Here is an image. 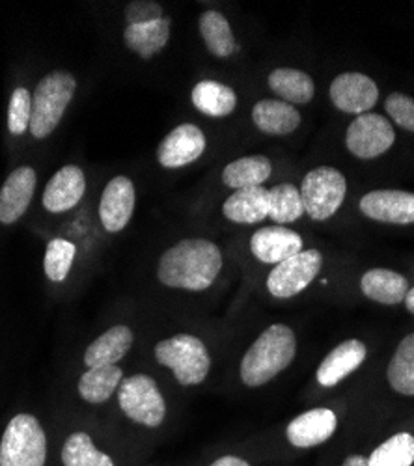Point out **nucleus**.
<instances>
[{
	"instance_id": "obj_21",
	"label": "nucleus",
	"mask_w": 414,
	"mask_h": 466,
	"mask_svg": "<svg viewBox=\"0 0 414 466\" xmlns=\"http://www.w3.org/2000/svg\"><path fill=\"white\" fill-rule=\"evenodd\" d=\"M300 112L280 99H261L252 108V124L266 135L286 137L300 126Z\"/></svg>"
},
{
	"instance_id": "obj_37",
	"label": "nucleus",
	"mask_w": 414,
	"mask_h": 466,
	"mask_svg": "<svg viewBox=\"0 0 414 466\" xmlns=\"http://www.w3.org/2000/svg\"><path fill=\"white\" fill-rule=\"evenodd\" d=\"M209 466H250V464L245 459L237 457V455H222L220 459H217Z\"/></svg>"
},
{
	"instance_id": "obj_4",
	"label": "nucleus",
	"mask_w": 414,
	"mask_h": 466,
	"mask_svg": "<svg viewBox=\"0 0 414 466\" xmlns=\"http://www.w3.org/2000/svg\"><path fill=\"white\" fill-rule=\"evenodd\" d=\"M156 359L168 368L181 386L202 384L211 370L206 343L193 334H176L156 345Z\"/></svg>"
},
{
	"instance_id": "obj_7",
	"label": "nucleus",
	"mask_w": 414,
	"mask_h": 466,
	"mask_svg": "<svg viewBox=\"0 0 414 466\" xmlns=\"http://www.w3.org/2000/svg\"><path fill=\"white\" fill-rule=\"evenodd\" d=\"M118 405L135 423L159 427L167 418V401L156 379L144 373L131 375L118 388Z\"/></svg>"
},
{
	"instance_id": "obj_28",
	"label": "nucleus",
	"mask_w": 414,
	"mask_h": 466,
	"mask_svg": "<svg viewBox=\"0 0 414 466\" xmlns=\"http://www.w3.org/2000/svg\"><path fill=\"white\" fill-rule=\"evenodd\" d=\"M200 35L207 47V51L217 58H228L237 51V42L234 37V30L220 12L207 10L200 15L198 21Z\"/></svg>"
},
{
	"instance_id": "obj_25",
	"label": "nucleus",
	"mask_w": 414,
	"mask_h": 466,
	"mask_svg": "<svg viewBox=\"0 0 414 466\" xmlns=\"http://www.w3.org/2000/svg\"><path fill=\"white\" fill-rule=\"evenodd\" d=\"M269 88L289 105H307L314 99L316 86L312 76L295 67H277L268 76Z\"/></svg>"
},
{
	"instance_id": "obj_10",
	"label": "nucleus",
	"mask_w": 414,
	"mask_h": 466,
	"mask_svg": "<svg viewBox=\"0 0 414 466\" xmlns=\"http://www.w3.org/2000/svg\"><path fill=\"white\" fill-rule=\"evenodd\" d=\"M330 101L338 110L362 116L378 105L379 88L371 76L364 73H342L330 85Z\"/></svg>"
},
{
	"instance_id": "obj_36",
	"label": "nucleus",
	"mask_w": 414,
	"mask_h": 466,
	"mask_svg": "<svg viewBox=\"0 0 414 466\" xmlns=\"http://www.w3.org/2000/svg\"><path fill=\"white\" fill-rule=\"evenodd\" d=\"M124 17L129 25H146V23H154L163 19V6L156 0H133L126 6Z\"/></svg>"
},
{
	"instance_id": "obj_22",
	"label": "nucleus",
	"mask_w": 414,
	"mask_h": 466,
	"mask_svg": "<svg viewBox=\"0 0 414 466\" xmlns=\"http://www.w3.org/2000/svg\"><path fill=\"white\" fill-rule=\"evenodd\" d=\"M170 17H163L146 25H129L124 30V42L129 51L144 60H149L167 47L170 40Z\"/></svg>"
},
{
	"instance_id": "obj_29",
	"label": "nucleus",
	"mask_w": 414,
	"mask_h": 466,
	"mask_svg": "<svg viewBox=\"0 0 414 466\" xmlns=\"http://www.w3.org/2000/svg\"><path fill=\"white\" fill-rule=\"evenodd\" d=\"M62 462L64 466H116L112 457L101 451L94 444V439L85 431L71 433L66 439L62 446Z\"/></svg>"
},
{
	"instance_id": "obj_11",
	"label": "nucleus",
	"mask_w": 414,
	"mask_h": 466,
	"mask_svg": "<svg viewBox=\"0 0 414 466\" xmlns=\"http://www.w3.org/2000/svg\"><path fill=\"white\" fill-rule=\"evenodd\" d=\"M207 146V138L198 126L181 124L172 129L157 147V161L163 168L176 170L198 161Z\"/></svg>"
},
{
	"instance_id": "obj_14",
	"label": "nucleus",
	"mask_w": 414,
	"mask_h": 466,
	"mask_svg": "<svg viewBox=\"0 0 414 466\" xmlns=\"http://www.w3.org/2000/svg\"><path fill=\"white\" fill-rule=\"evenodd\" d=\"M250 252L261 263L278 265L303 252V238L286 226H266L252 233Z\"/></svg>"
},
{
	"instance_id": "obj_13",
	"label": "nucleus",
	"mask_w": 414,
	"mask_h": 466,
	"mask_svg": "<svg viewBox=\"0 0 414 466\" xmlns=\"http://www.w3.org/2000/svg\"><path fill=\"white\" fill-rule=\"evenodd\" d=\"M364 217L385 224H414V192L407 190H371L358 204Z\"/></svg>"
},
{
	"instance_id": "obj_35",
	"label": "nucleus",
	"mask_w": 414,
	"mask_h": 466,
	"mask_svg": "<svg viewBox=\"0 0 414 466\" xmlns=\"http://www.w3.org/2000/svg\"><path fill=\"white\" fill-rule=\"evenodd\" d=\"M385 110L396 126L414 133V97L394 92L385 101Z\"/></svg>"
},
{
	"instance_id": "obj_5",
	"label": "nucleus",
	"mask_w": 414,
	"mask_h": 466,
	"mask_svg": "<svg viewBox=\"0 0 414 466\" xmlns=\"http://www.w3.org/2000/svg\"><path fill=\"white\" fill-rule=\"evenodd\" d=\"M47 435L35 416H14L0 439V466H45Z\"/></svg>"
},
{
	"instance_id": "obj_23",
	"label": "nucleus",
	"mask_w": 414,
	"mask_h": 466,
	"mask_svg": "<svg viewBox=\"0 0 414 466\" xmlns=\"http://www.w3.org/2000/svg\"><path fill=\"white\" fill-rule=\"evenodd\" d=\"M360 289L369 300L394 306L405 300L409 291V282L403 275L396 273V270L371 268L362 275Z\"/></svg>"
},
{
	"instance_id": "obj_34",
	"label": "nucleus",
	"mask_w": 414,
	"mask_h": 466,
	"mask_svg": "<svg viewBox=\"0 0 414 466\" xmlns=\"http://www.w3.org/2000/svg\"><path fill=\"white\" fill-rule=\"evenodd\" d=\"M32 118V94L19 86L12 92L8 103V131L15 137L25 135Z\"/></svg>"
},
{
	"instance_id": "obj_26",
	"label": "nucleus",
	"mask_w": 414,
	"mask_h": 466,
	"mask_svg": "<svg viewBox=\"0 0 414 466\" xmlns=\"http://www.w3.org/2000/svg\"><path fill=\"white\" fill-rule=\"evenodd\" d=\"M273 165L268 155H247L222 170V185L234 190L259 187L271 177Z\"/></svg>"
},
{
	"instance_id": "obj_31",
	"label": "nucleus",
	"mask_w": 414,
	"mask_h": 466,
	"mask_svg": "<svg viewBox=\"0 0 414 466\" xmlns=\"http://www.w3.org/2000/svg\"><path fill=\"white\" fill-rule=\"evenodd\" d=\"M305 213L300 190L293 183H278L269 188V218L278 226L297 222Z\"/></svg>"
},
{
	"instance_id": "obj_2",
	"label": "nucleus",
	"mask_w": 414,
	"mask_h": 466,
	"mask_svg": "<svg viewBox=\"0 0 414 466\" xmlns=\"http://www.w3.org/2000/svg\"><path fill=\"white\" fill-rule=\"evenodd\" d=\"M297 355L295 332L286 325H271L248 347L239 368L243 384L257 388L280 375Z\"/></svg>"
},
{
	"instance_id": "obj_27",
	"label": "nucleus",
	"mask_w": 414,
	"mask_h": 466,
	"mask_svg": "<svg viewBox=\"0 0 414 466\" xmlns=\"http://www.w3.org/2000/svg\"><path fill=\"white\" fill-rule=\"evenodd\" d=\"M191 101L206 116L211 118H224L237 108V94L228 85L218 81H200L191 92Z\"/></svg>"
},
{
	"instance_id": "obj_20",
	"label": "nucleus",
	"mask_w": 414,
	"mask_h": 466,
	"mask_svg": "<svg viewBox=\"0 0 414 466\" xmlns=\"http://www.w3.org/2000/svg\"><path fill=\"white\" fill-rule=\"evenodd\" d=\"M222 215L236 224H257L269 217V190L259 187H248L234 190L222 204Z\"/></svg>"
},
{
	"instance_id": "obj_16",
	"label": "nucleus",
	"mask_w": 414,
	"mask_h": 466,
	"mask_svg": "<svg viewBox=\"0 0 414 466\" xmlns=\"http://www.w3.org/2000/svg\"><path fill=\"white\" fill-rule=\"evenodd\" d=\"M37 185V176L32 167L14 170L3 188H0V222L15 224L28 209Z\"/></svg>"
},
{
	"instance_id": "obj_18",
	"label": "nucleus",
	"mask_w": 414,
	"mask_h": 466,
	"mask_svg": "<svg viewBox=\"0 0 414 466\" xmlns=\"http://www.w3.org/2000/svg\"><path fill=\"white\" fill-rule=\"evenodd\" d=\"M368 349L360 339H348L334 347L318 368V382L325 388L340 384L366 360Z\"/></svg>"
},
{
	"instance_id": "obj_12",
	"label": "nucleus",
	"mask_w": 414,
	"mask_h": 466,
	"mask_svg": "<svg viewBox=\"0 0 414 466\" xmlns=\"http://www.w3.org/2000/svg\"><path fill=\"white\" fill-rule=\"evenodd\" d=\"M136 206V190L127 176L112 177L101 192L99 220L108 233L126 229Z\"/></svg>"
},
{
	"instance_id": "obj_39",
	"label": "nucleus",
	"mask_w": 414,
	"mask_h": 466,
	"mask_svg": "<svg viewBox=\"0 0 414 466\" xmlns=\"http://www.w3.org/2000/svg\"><path fill=\"white\" fill-rule=\"evenodd\" d=\"M405 306H407V309L409 312L414 316V288H409V291H407V297H405Z\"/></svg>"
},
{
	"instance_id": "obj_38",
	"label": "nucleus",
	"mask_w": 414,
	"mask_h": 466,
	"mask_svg": "<svg viewBox=\"0 0 414 466\" xmlns=\"http://www.w3.org/2000/svg\"><path fill=\"white\" fill-rule=\"evenodd\" d=\"M342 466H369L368 464V457H364V455H351V457H348L346 459V462L342 464Z\"/></svg>"
},
{
	"instance_id": "obj_9",
	"label": "nucleus",
	"mask_w": 414,
	"mask_h": 466,
	"mask_svg": "<svg viewBox=\"0 0 414 466\" xmlns=\"http://www.w3.org/2000/svg\"><path fill=\"white\" fill-rule=\"evenodd\" d=\"M396 142V131L385 116L366 112L357 116L346 133V146L357 159H378Z\"/></svg>"
},
{
	"instance_id": "obj_6",
	"label": "nucleus",
	"mask_w": 414,
	"mask_h": 466,
	"mask_svg": "<svg viewBox=\"0 0 414 466\" xmlns=\"http://www.w3.org/2000/svg\"><path fill=\"white\" fill-rule=\"evenodd\" d=\"M298 190L305 204V213L312 220L321 222L342 208L348 194V181L338 168L318 167L305 176Z\"/></svg>"
},
{
	"instance_id": "obj_8",
	"label": "nucleus",
	"mask_w": 414,
	"mask_h": 466,
	"mask_svg": "<svg viewBox=\"0 0 414 466\" xmlns=\"http://www.w3.org/2000/svg\"><path fill=\"white\" fill-rule=\"evenodd\" d=\"M323 256L319 250L310 248L275 265L268 277V291L275 299H291L303 293L319 275Z\"/></svg>"
},
{
	"instance_id": "obj_19",
	"label": "nucleus",
	"mask_w": 414,
	"mask_h": 466,
	"mask_svg": "<svg viewBox=\"0 0 414 466\" xmlns=\"http://www.w3.org/2000/svg\"><path fill=\"white\" fill-rule=\"evenodd\" d=\"M135 334L127 325H115L97 336L85 351L86 368L118 364L133 347Z\"/></svg>"
},
{
	"instance_id": "obj_33",
	"label": "nucleus",
	"mask_w": 414,
	"mask_h": 466,
	"mask_svg": "<svg viewBox=\"0 0 414 466\" xmlns=\"http://www.w3.org/2000/svg\"><path fill=\"white\" fill-rule=\"evenodd\" d=\"M75 254H77V248H75V245L67 239L56 238L47 245L45 258H44V270L51 282L60 284L69 277Z\"/></svg>"
},
{
	"instance_id": "obj_24",
	"label": "nucleus",
	"mask_w": 414,
	"mask_h": 466,
	"mask_svg": "<svg viewBox=\"0 0 414 466\" xmlns=\"http://www.w3.org/2000/svg\"><path fill=\"white\" fill-rule=\"evenodd\" d=\"M124 380V371L120 366H96L88 368L77 384L79 396L92 405H101L116 394Z\"/></svg>"
},
{
	"instance_id": "obj_30",
	"label": "nucleus",
	"mask_w": 414,
	"mask_h": 466,
	"mask_svg": "<svg viewBox=\"0 0 414 466\" xmlns=\"http://www.w3.org/2000/svg\"><path fill=\"white\" fill-rule=\"evenodd\" d=\"M387 379L401 396H414V332L405 336L387 368Z\"/></svg>"
},
{
	"instance_id": "obj_32",
	"label": "nucleus",
	"mask_w": 414,
	"mask_h": 466,
	"mask_svg": "<svg viewBox=\"0 0 414 466\" xmlns=\"http://www.w3.org/2000/svg\"><path fill=\"white\" fill-rule=\"evenodd\" d=\"M414 462V437L410 433H398L375 448L368 457L369 466H412Z\"/></svg>"
},
{
	"instance_id": "obj_3",
	"label": "nucleus",
	"mask_w": 414,
	"mask_h": 466,
	"mask_svg": "<svg viewBox=\"0 0 414 466\" xmlns=\"http://www.w3.org/2000/svg\"><path fill=\"white\" fill-rule=\"evenodd\" d=\"M75 90L77 81L66 69H55L37 83L32 94V118L28 127L35 140H44L55 133L73 101Z\"/></svg>"
},
{
	"instance_id": "obj_15",
	"label": "nucleus",
	"mask_w": 414,
	"mask_h": 466,
	"mask_svg": "<svg viewBox=\"0 0 414 466\" xmlns=\"http://www.w3.org/2000/svg\"><path fill=\"white\" fill-rule=\"evenodd\" d=\"M86 192V176L81 167L66 165L45 185L42 204L45 211L58 215L77 208Z\"/></svg>"
},
{
	"instance_id": "obj_17",
	"label": "nucleus",
	"mask_w": 414,
	"mask_h": 466,
	"mask_svg": "<svg viewBox=\"0 0 414 466\" xmlns=\"http://www.w3.org/2000/svg\"><path fill=\"white\" fill-rule=\"evenodd\" d=\"M338 427V418L330 409H312L289 421L286 437L295 448H314L327 442Z\"/></svg>"
},
{
	"instance_id": "obj_1",
	"label": "nucleus",
	"mask_w": 414,
	"mask_h": 466,
	"mask_svg": "<svg viewBox=\"0 0 414 466\" xmlns=\"http://www.w3.org/2000/svg\"><path fill=\"white\" fill-rule=\"evenodd\" d=\"M222 270L220 248L202 238L183 239L170 247L157 263L163 286L187 291L209 289Z\"/></svg>"
}]
</instances>
